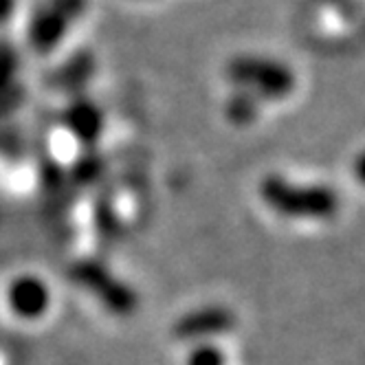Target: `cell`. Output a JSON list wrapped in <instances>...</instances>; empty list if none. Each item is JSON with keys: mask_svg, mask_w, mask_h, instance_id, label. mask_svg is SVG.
<instances>
[{"mask_svg": "<svg viewBox=\"0 0 365 365\" xmlns=\"http://www.w3.org/2000/svg\"><path fill=\"white\" fill-rule=\"evenodd\" d=\"M11 306L18 315L22 317H38L40 312H44L48 293L44 289V284L34 279V277H22L11 286L9 293Z\"/></svg>", "mask_w": 365, "mask_h": 365, "instance_id": "3957f363", "label": "cell"}, {"mask_svg": "<svg viewBox=\"0 0 365 365\" xmlns=\"http://www.w3.org/2000/svg\"><path fill=\"white\" fill-rule=\"evenodd\" d=\"M354 176L365 185V152L354 161Z\"/></svg>", "mask_w": 365, "mask_h": 365, "instance_id": "5b68a950", "label": "cell"}, {"mask_svg": "<svg viewBox=\"0 0 365 365\" xmlns=\"http://www.w3.org/2000/svg\"><path fill=\"white\" fill-rule=\"evenodd\" d=\"M233 328V315L222 306L202 308L196 312H190L185 319L178 322L176 332L185 339H200V336H212L222 334Z\"/></svg>", "mask_w": 365, "mask_h": 365, "instance_id": "7a4b0ae2", "label": "cell"}, {"mask_svg": "<svg viewBox=\"0 0 365 365\" xmlns=\"http://www.w3.org/2000/svg\"><path fill=\"white\" fill-rule=\"evenodd\" d=\"M262 196L271 210L286 218H330L336 214V196L328 187H293L291 182L269 178Z\"/></svg>", "mask_w": 365, "mask_h": 365, "instance_id": "6da1fadb", "label": "cell"}, {"mask_svg": "<svg viewBox=\"0 0 365 365\" xmlns=\"http://www.w3.org/2000/svg\"><path fill=\"white\" fill-rule=\"evenodd\" d=\"M187 365H225V354L216 346H198L190 352Z\"/></svg>", "mask_w": 365, "mask_h": 365, "instance_id": "277c9868", "label": "cell"}]
</instances>
